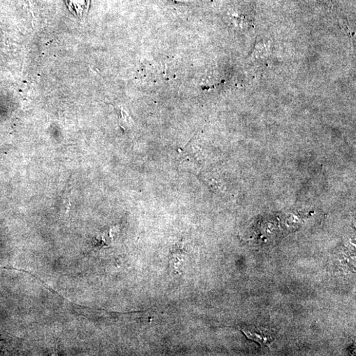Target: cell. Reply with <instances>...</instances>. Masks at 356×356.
Here are the masks:
<instances>
[{"mask_svg":"<svg viewBox=\"0 0 356 356\" xmlns=\"http://www.w3.org/2000/svg\"><path fill=\"white\" fill-rule=\"evenodd\" d=\"M242 331L246 335L248 339L253 340V341H257L263 346L269 344L270 342L272 341L271 337L267 336V335L258 333L255 330H251L248 329H242Z\"/></svg>","mask_w":356,"mask_h":356,"instance_id":"2","label":"cell"},{"mask_svg":"<svg viewBox=\"0 0 356 356\" xmlns=\"http://www.w3.org/2000/svg\"><path fill=\"white\" fill-rule=\"evenodd\" d=\"M266 45L264 44H257L253 54L254 57L259 59L265 60L269 55L268 49L266 48Z\"/></svg>","mask_w":356,"mask_h":356,"instance_id":"3","label":"cell"},{"mask_svg":"<svg viewBox=\"0 0 356 356\" xmlns=\"http://www.w3.org/2000/svg\"><path fill=\"white\" fill-rule=\"evenodd\" d=\"M67 8L76 17L83 20L87 15L90 0H66Z\"/></svg>","mask_w":356,"mask_h":356,"instance_id":"1","label":"cell"}]
</instances>
